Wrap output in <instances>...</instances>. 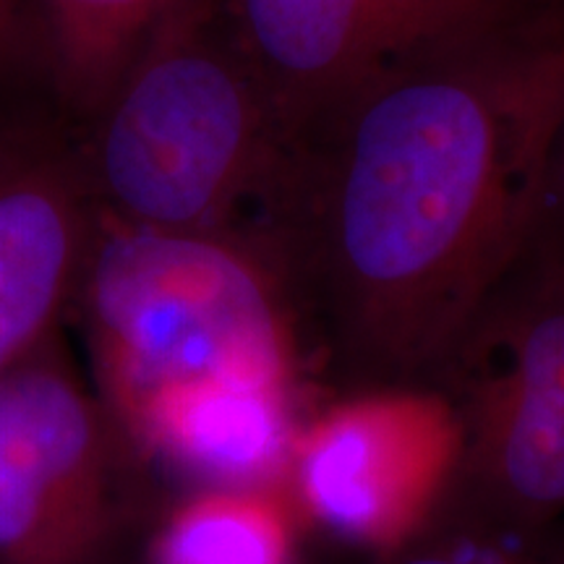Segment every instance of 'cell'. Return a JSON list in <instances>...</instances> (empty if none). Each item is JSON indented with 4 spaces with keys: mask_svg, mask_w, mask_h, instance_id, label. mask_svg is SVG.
<instances>
[{
    "mask_svg": "<svg viewBox=\"0 0 564 564\" xmlns=\"http://www.w3.org/2000/svg\"><path fill=\"white\" fill-rule=\"evenodd\" d=\"M97 209L158 230L251 238L288 129L225 0H192L141 47L95 116Z\"/></svg>",
    "mask_w": 564,
    "mask_h": 564,
    "instance_id": "obj_2",
    "label": "cell"
},
{
    "mask_svg": "<svg viewBox=\"0 0 564 564\" xmlns=\"http://www.w3.org/2000/svg\"><path fill=\"white\" fill-rule=\"evenodd\" d=\"M432 387L460 432L440 505L507 525L564 520V264L528 243Z\"/></svg>",
    "mask_w": 564,
    "mask_h": 564,
    "instance_id": "obj_4",
    "label": "cell"
},
{
    "mask_svg": "<svg viewBox=\"0 0 564 564\" xmlns=\"http://www.w3.org/2000/svg\"><path fill=\"white\" fill-rule=\"evenodd\" d=\"M535 3H539L541 9H546V11L564 13V0H535Z\"/></svg>",
    "mask_w": 564,
    "mask_h": 564,
    "instance_id": "obj_16",
    "label": "cell"
},
{
    "mask_svg": "<svg viewBox=\"0 0 564 564\" xmlns=\"http://www.w3.org/2000/svg\"><path fill=\"white\" fill-rule=\"evenodd\" d=\"M45 70L63 102L97 116L141 47L192 0H37Z\"/></svg>",
    "mask_w": 564,
    "mask_h": 564,
    "instance_id": "obj_11",
    "label": "cell"
},
{
    "mask_svg": "<svg viewBox=\"0 0 564 564\" xmlns=\"http://www.w3.org/2000/svg\"><path fill=\"white\" fill-rule=\"evenodd\" d=\"M87 175L37 131H0V373L61 335L95 230Z\"/></svg>",
    "mask_w": 564,
    "mask_h": 564,
    "instance_id": "obj_9",
    "label": "cell"
},
{
    "mask_svg": "<svg viewBox=\"0 0 564 564\" xmlns=\"http://www.w3.org/2000/svg\"><path fill=\"white\" fill-rule=\"evenodd\" d=\"M306 419V387L202 382L154 394L112 426L160 502L207 489H285Z\"/></svg>",
    "mask_w": 564,
    "mask_h": 564,
    "instance_id": "obj_8",
    "label": "cell"
},
{
    "mask_svg": "<svg viewBox=\"0 0 564 564\" xmlns=\"http://www.w3.org/2000/svg\"><path fill=\"white\" fill-rule=\"evenodd\" d=\"M528 243L539 246L541 251L564 264V108L556 121L552 150H549L539 209H535L533 232Z\"/></svg>",
    "mask_w": 564,
    "mask_h": 564,
    "instance_id": "obj_14",
    "label": "cell"
},
{
    "mask_svg": "<svg viewBox=\"0 0 564 564\" xmlns=\"http://www.w3.org/2000/svg\"><path fill=\"white\" fill-rule=\"evenodd\" d=\"M110 421L202 382L306 387L291 303L236 232L141 228L97 209L74 306Z\"/></svg>",
    "mask_w": 564,
    "mask_h": 564,
    "instance_id": "obj_3",
    "label": "cell"
},
{
    "mask_svg": "<svg viewBox=\"0 0 564 564\" xmlns=\"http://www.w3.org/2000/svg\"><path fill=\"white\" fill-rule=\"evenodd\" d=\"M564 108V17L512 13L288 129L251 241L337 392L432 387L531 241Z\"/></svg>",
    "mask_w": 564,
    "mask_h": 564,
    "instance_id": "obj_1",
    "label": "cell"
},
{
    "mask_svg": "<svg viewBox=\"0 0 564 564\" xmlns=\"http://www.w3.org/2000/svg\"><path fill=\"white\" fill-rule=\"evenodd\" d=\"M116 564H147L144 556L139 554V541H137V544H133V546L129 549V552H126Z\"/></svg>",
    "mask_w": 564,
    "mask_h": 564,
    "instance_id": "obj_15",
    "label": "cell"
},
{
    "mask_svg": "<svg viewBox=\"0 0 564 564\" xmlns=\"http://www.w3.org/2000/svg\"><path fill=\"white\" fill-rule=\"evenodd\" d=\"M460 432L434 387L337 392L308 413L285 489L308 531L343 554H382L436 510Z\"/></svg>",
    "mask_w": 564,
    "mask_h": 564,
    "instance_id": "obj_6",
    "label": "cell"
},
{
    "mask_svg": "<svg viewBox=\"0 0 564 564\" xmlns=\"http://www.w3.org/2000/svg\"><path fill=\"white\" fill-rule=\"evenodd\" d=\"M154 507L61 335L0 373V564H116Z\"/></svg>",
    "mask_w": 564,
    "mask_h": 564,
    "instance_id": "obj_5",
    "label": "cell"
},
{
    "mask_svg": "<svg viewBox=\"0 0 564 564\" xmlns=\"http://www.w3.org/2000/svg\"><path fill=\"white\" fill-rule=\"evenodd\" d=\"M285 129L413 55L541 9L535 0H225Z\"/></svg>",
    "mask_w": 564,
    "mask_h": 564,
    "instance_id": "obj_7",
    "label": "cell"
},
{
    "mask_svg": "<svg viewBox=\"0 0 564 564\" xmlns=\"http://www.w3.org/2000/svg\"><path fill=\"white\" fill-rule=\"evenodd\" d=\"M308 528L288 489H207L160 499L139 554L147 564H306Z\"/></svg>",
    "mask_w": 564,
    "mask_h": 564,
    "instance_id": "obj_10",
    "label": "cell"
},
{
    "mask_svg": "<svg viewBox=\"0 0 564 564\" xmlns=\"http://www.w3.org/2000/svg\"><path fill=\"white\" fill-rule=\"evenodd\" d=\"M42 66V32L30 0H0V91L26 84Z\"/></svg>",
    "mask_w": 564,
    "mask_h": 564,
    "instance_id": "obj_13",
    "label": "cell"
},
{
    "mask_svg": "<svg viewBox=\"0 0 564 564\" xmlns=\"http://www.w3.org/2000/svg\"><path fill=\"white\" fill-rule=\"evenodd\" d=\"M345 564H564V520L507 525L436 505L413 535L382 554Z\"/></svg>",
    "mask_w": 564,
    "mask_h": 564,
    "instance_id": "obj_12",
    "label": "cell"
}]
</instances>
